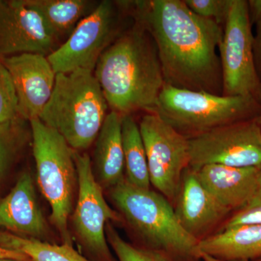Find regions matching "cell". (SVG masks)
I'll return each instance as SVG.
<instances>
[{"mask_svg": "<svg viewBox=\"0 0 261 261\" xmlns=\"http://www.w3.org/2000/svg\"><path fill=\"white\" fill-rule=\"evenodd\" d=\"M153 39L165 84L222 95L219 46L224 27L194 13L184 0L123 1Z\"/></svg>", "mask_w": 261, "mask_h": 261, "instance_id": "1", "label": "cell"}, {"mask_svg": "<svg viewBox=\"0 0 261 261\" xmlns=\"http://www.w3.org/2000/svg\"><path fill=\"white\" fill-rule=\"evenodd\" d=\"M94 75L111 111L152 113L165 82L153 39L134 22L98 60Z\"/></svg>", "mask_w": 261, "mask_h": 261, "instance_id": "2", "label": "cell"}, {"mask_svg": "<svg viewBox=\"0 0 261 261\" xmlns=\"http://www.w3.org/2000/svg\"><path fill=\"white\" fill-rule=\"evenodd\" d=\"M111 200L139 243L169 261H202L197 240L181 227L172 205L155 190L126 181L109 190Z\"/></svg>", "mask_w": 261, "mask_h": 261, "instance_id": "3", "label": "cell"}, {"mask_svg": "<svg viewBox=\"0 0 261 261\" xmlns=\"http://www.w3.org/2000/svg\"><path fill=\"white\" fill-rule=\"evenodd\" d=\"M108 108L94 72L80 69L56 75L53 94L39 119L80 152L95 142Z\"/></svg>", "mask_w": 261, "mask_h": 261, "instance_id": "4", "label": "cell"}, {"mask_svg": "<svg viewBox=\"0 0 261 261\" xmlns=\"http://www.w3.org/2000/svg\"><path fill=\"white\" fill-rule=\"evenodd\" d=\"M261 105L251 97L216 95L165 84L153 111L187 139L219 127L256 118Z\"/></svg>", "mask_w": 261, "mask_h": 261, "instance_id": "5", "label": "cell"}, {"mask_svg": "<svg viewBox=\"0 0 261 261\" xmlns=\"http://www.w3.org/2000/svg\"><path fill=\"white\" fill-rule=\"evenodd\" d=\"M38 184L51 207V219L62 241L73 246L68 219L78 184L74 150L58 132L39 118L29 121Z\"/></svg>", "mask_w": 261, "mask_h": 261, "instance_id": "6", "label": "cell"}, {"mask_svg": "<svg viewBox=\"0 0 261 261\" xmlns=\"http://www.w3.org/2000/svg\"><path fill=\"white\" fill-rule=\"evenodd\" d=\"M126 14L122 1L99 3L66 41L47 57L56 74L80 69L94 72L102 53L124 32L121 22Z\"/></svg>", "mask_w": 261, "mask_h": 261, "instance_id": "7", "label": "cell"}, {"mask_svg": "<svg viewBox=\"0 0 261 261\" xmlns=\"http://www.w3.org/2000/svg\"><path fill=\"white\" fill-rule=\"evenodd\" d=\"M246 0H231L219 46L223 96L251 97L261 105V82L255 68L253 34Z\"/></svg>", "mask_w": 261, "mask_h": 261, "instance_id": "8", "label": "cell"}, {"mask_svg": "<svg viewBox=\"0 0 261 261\" xmlns=\"http://www.w3.org/2000/svg\"><path fill=\"white\" fill-rule=\"evenodd\" d=\"M78 197L72 223L79 243L91 261H116L106 238V225L121 221L119 213L110 207L92 170L88 154L74 150Z\"/></svg>", "mask_w": 261, "mask_h": 261, "instance_id": "9", "label": "cell"}, {"mask_svg": "<svg viewBox=\"0 0 261 261\" xmlns=\"http://www.w3.org/2000/svg\"><path fill=\"white\" fill-rule=\"evenodd\" d=\"M139 127L145 145L151 186L173 206L182 176L190 167L188 139L154 113H146Z\"/></svg>", "mask_w": 261, "mask_h": 261, "instance_id": "10", "label": "cell"}, {"mask_svg": "<svg viewBox=\"0 0 261 261\" xmlns=\"http://www.w3.org/2000/svg\"><path fill=\"white\" fill-rule=\"evenodd\" d=\"M256 118L230 123L188 139L190 167L197 170L205 165L218 164L261 168V130Z\"/></svg>", "mask_w": 261, "mask_h": 261, "instance_id": "11", "label": "cell"}, {"mask_svg": "<svg viewBox=\"0 0 261 261\" xmlns=\"http://www.w3.org/2000/svg\"><path fill=\"white\" fill-rule=\"evenodd\" d=\"M60 38L24 0H0V58L39 54L48 57Z\"/></svg>", "mask_w": 261, "mask_h": 261, "instance_id": "12", "label": "cell"}, {"mask_svg": "<svg viewBox=\"0 0 261 261\" xmlns=\"http://www.w3.org/2000/svg\"><path fill=\"white\" fill-rule=\"evenodd\" d=\"M173 207L181 227L199 243L222 231L233 214L201 185L190 167L182 176Z\"/></svg>", "mask_w": 261, "mask_h": 261, "instance_id": "13", "label": "cell"}, {"mask_svg": "<svg viewBox=\"0 0 261 261\" xmlns=\"http://www.w3.org/2000/svg\"><path fill=\"white\" fill-rule=\"evenodd\" d=\"M0 58L14 84L19 116L29 122L39 118L56 84L57 74L47 57L27 53Z\"/></svg>", "mask_w": 261, "mask_h": 261, "instance_id": "14", "label": "cell"}, {"mask_svg": "<svg viewBox=\"0 0 261 261\" xmlns=\"http://www.w3.org/2000/svg\"><path fill=\"white\" fill-rule=\"evenodd\" d=\"M0 227L47 242L49 228L29 172L22 173L11 191L0 200Z\"/></svg>", "mask_w": 261, "mask_h": 261, "instance_id": "15", "label": "cell"}, {"mask_svg": "<svg viewBox=\"0 0 261 261\" xmlns=\"http://www.w3.org/2000/svg\"><path fill=\"white\" fill-rule=\"evenodd\" d=\"M260 169L211 164L194 171L201 185L234 214L243 208L251 199L256 188Z\"/></svg>", "mask_w": 261, "mask_h": 261, "instance_id": "16", "label": "cell"}, {"mask_svg": "<svg viewBox=\"0 0 261 261\" xmlns=\"http://www.w3.org/2000/svg\"><path fill=\"white\" fill-rule=\"evenodd\" d=\"M92 170L103 190H111L125 180L121 116L108 113L95 140Z\"/></svg>", "mask_w": 261, "mask_h": 261, "instance_id": "17", "label": "cell"}, {"mask_svg": "<svg viewBox=\"0 0 261 261\" xmlns=\"http://www.w3.org/2000/svg\"><path fill=\"white\" fill-rule=\"evenodd\" d=\"M201 253L222 261H254L261 257V224L222 230L199 244Z\"/></svg>", "mask_w": 261, "mask_h": 261, "instance_id": "18", "label": "cell"}, {"mask_svg": "<svg viewBox=\"0 0 261 261\" xmlns=\"http://www.w3.org/2000/svg\"><path fill=\"white\" fill-rule=\"evenodd\" d=\"M36 10L58 37L68 36L82 19L92 13V3L86 0H24Z\"/></svg>", "mask_w": 261, "mask_h": 261, "instance_id": "19", "label": "cell"}, {"mask_svg": "<svg viewBox=\"0 0 261 261\" xmlns=\"http://www.w3.org/2000/svg\"><path fill=\"white\" fill-rule=\"evenodd\" d=\"M125 180L137 188L151 189L147 155L140 127L133 116H121Z\"/></svg>", "mask_w": 261, "mask_h": 261, "instance_id": "20", "label": "cell"}, {"mask_svg": "<svg viewBox=\"0 0 261 261\" xmlns=\"http://www.w3.org/2000/svg\"><path fill=\"white\" fill-rule=\"evenodd\" d=\"M0 246L23 253L32 261H91L70 245H54L8 231H0Z\"/></svg>", "mask_w": 261, "mask_h": 261, "instance_id": "21", "label": "cell"}, {"mask_svg": "<svg viewBox=\"0 0 261 261\" xmlns=\"http://www.w3.org/2000/svg\"><path fill=\"white\" fill-rule=\"evenodd\" d=\"M25 121L19 117L9 124L0 127V182L24 145Z\"/></svg>", "mask_w": 261, "mask_h": 261, "instance_id": "22", "label": "cell"}, {"mask_svg": "<svg viewBox=\"0 0 261 261\" xmlns=\"http://www.w3.org/2000/svg\"><path fill=\"white\" fill-rule=\"evenodd\" d=\"M106 233L118 261H169L157 252L127 243L110 223L106 225Z\"/></svg>", "mask_w": 261, "mask_h": 261, "instance_id": "23", "label": "cell"}, {"mask_svg": "<svg viewBox=\"0 0 261 261\" xmlns=\"http://www.w3.org/2000/svg\"><path fill=\"white\" fill-rule=\"evenodd\" d=\"M19 117L14 84L9 71L0 58V127L9 124Z\"/></svg>", "mask_w": 261, "mask_h": 261, "instance_id": "24", "label": "cell"}, {"mask_svg": "<svg viewBox=\"0 0 261 261\" xmlns=\"http://www.w3.org/2000/svg\"><path fill=\"white\" fill-rule=\"evenodd\" d=\"M187 6L198 16L214 20L224 27L231 0H184Z\"/></svg>", "mask_w": 261, "mask_h": 261, "instance_id": "25", "label": "cell"}, {"mask_svg": "<svg viewBox=\"0 0 261 261\" xmlns=\"http://www.w3.org/2000/svg\"><path fill=\"white\" fill-rule=\"evenodd\" d=\"M252 224H261V168L251 199L243 208L232 214L223 230Z\"/></svg>", "mask_w": 261, "mask_h": 261, "instance_id": "26", "label": "cell"}, {"mask_svg": "<svg viewBox=\"0 0 261 261\" xmlns=\"http://www.w3.org/2000/svg\"><path fill=\"white\" fill-rule=\"evenodd\" d=\"M255 35L253 34V55L257 75L261 82V16L255 23Z\"/></svg>", "mask_w": 261, "mask_h": 261, "instance_id": "27", "label": "cell"}, {"mask_svg": "<svg viewBox=\"0 0 261 261\" xmlns=\"http://www.w3.org/2000/svg\"><path fill=\"white\" fill-rule=\"evenodd\" d=\"M249 18L252 25H255L261 16V0L247 1Z\"/></svg>", "mask_w": 261, "mask_h": 261, "instance_id": "28", "label": "cell"}, {"mask_svg": "<svg viewBox=\"0 0 261 261\" xmlns=\"http://www.w3.org/2000/svg\"><path fill=\"white\" fill-rule=\"evenodd\" d=\"M0 257H6V258L18 259V260H29L27 255H24L20 252L13 251V250H8L4 247L0 246Z\"/></svg>", "mask_w": 261, "mask_h": 261, "instance_id": "29", "label": "cell"}, {"mask_svg": "<svg viewBox=\"0 0 261 261\" xmlns=\"http://www.w3.org/2000/svg\"><path fill=\"white\" fill-rule=\"evenodd\" d=\"M202 261H222L217 260V259L214 258V257L209 256V255H205V254H202ZM234 261H248V260H234Z\"/></svg>", "mask_w": 261, "mask_h": 261, "instance_id": "30", "label": "cell"}, {"mask_svg": "<svg viewBox=\"0 0 261 261\" xmlns=\"http://www.w3.org/2000/svg\"><path fill=\"white\" fill-rule=\"evenodd\" d=\"M0 261H32V260H18V259L6 258V257H0Z\"/></svg>", "mask_w": 261, "mask_h": 261, "instance_id": "31", "label": "cell"}, {"mask_svg": "<svg viewBox=\"0 0 261 261\" xmlns=\"http://www.w3.org/2000/svg\"><path fill=\"white\" fill-rule=\"evenodd\" d=\"M257 123H258L259 126H260V130H261V110L260 112L259 113L258 116H257Z\"/></svg>", "mask_w": 261, "mask_h": 261, "instance_id": "32", "label": "cell"}, {"mask_svg": "<svg viewBox=\"0 0 261 261\" xmlns=\"http://www.w3.org/2000/svg\"><path fill=\"white\" fill-rule=\"evenodd\" d=\"M254 261H261V257H260V258L257 259V260H255Z\"/></svg>", "mask_w": 261, "mask_h": 261, "instance_id": "33", "label": "cell"}]
</instances>
